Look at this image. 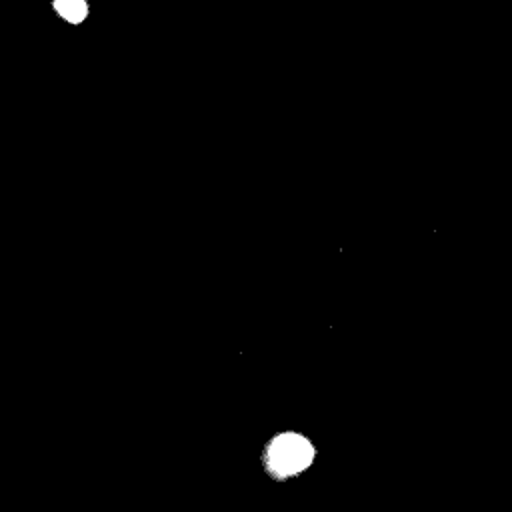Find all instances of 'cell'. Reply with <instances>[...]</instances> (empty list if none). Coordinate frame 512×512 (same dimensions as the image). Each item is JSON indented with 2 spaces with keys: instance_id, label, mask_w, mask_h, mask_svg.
<instances>
[{
  "instance_id": "cell-1",
  "label": "cell",
  "mask_w": 512,
  "mask_h": 512,
  "mask_svg": "<svg viewBox=\"0 0 512 512\" xmlns=\"http://www.w3.org/2000/svg\"><path fill=\"white\" fill-rule=\"evenodd\" d=\"M314 460L312 444L294 432L276 436L266 448V468L276 478L300 474Z\"/></svg>"
},
{
  "instance_id": "cell-2",
  "label": "cell",
  "mask_w": 512,
  "mask_h": 512,
  "mask_svg": "<svg viewBox=\"0 0 512 512\" xmlns=\"http://www.w3.org/2000/svg\"><path fill=\"white\" fill-rule=\"evenodd\" d=\"M52 12L70 26H80L92 8V0H50Z\"/></svg>"
}]
</instances>
